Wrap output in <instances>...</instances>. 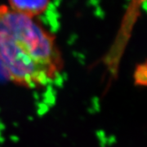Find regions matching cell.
I'll use <instances>...</instances> for the list:
<instances>
[{"mask_svg":"<svg viewBox=\"0 0 147 147\" xmlns=\"http://www.w3.org/2000/svg\"><path fill=\"white\" fill-rule=\"evenodd\" d=\"M0 65L11 82L34 88L56 79L64 61L55 36L36 18L0 5Z\"/></svg>","mask_w":147,"mask_h":147,"instance_id":"obj_1","label":"cell"},{"mask_svg":"<svg viewBox=\"0 0 147 147\" xmlns=\"http://www.w3.org/2000/svg\"><path fill=\"white\" fill-rule=\"evenodd\" d=\"M50 0H8L11 9L26 16L36 18L47 11Z\"/></svg>","mask_w":147,"mask_h":147,"instance_id":"obj_2","label":"cell"}]
</instances>
